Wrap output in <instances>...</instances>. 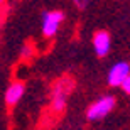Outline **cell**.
<instances>
[{"instance_id": "cell-1", "label": "cell", "mask_w": 130, "mask_h": 130, "mask_svg": "<svg viewBox=\"0 0 130 130\" xmlns=\"http://www.w3.org/2000/svg\"><path fill=\"white\" fill-rule=\"evenodd\" d=\"M73 90V79L69 78H61L53 86L51 91V110L54 113H63L68 105V95Z\"/></svg>"}, {"instance_id": "cell-2", "label": "cell", "mask_w": 130, "mask_h": 130, "mask_svg": "<svg viewBox=\"0 0 130 130\" xmlns=\"http://www.w3.org/2000/svg\"><path fill=\"white\" fill-rule=\"evenodd\" d=\"M115 103H117L115 96H111V95H105V96L98 98L96 101H93L91 105L88 106L86 118L90 122H96V120L105 118V117L115 108Z\"/></svg>"}, {"instance_id": "cell-3", "label": "cell", "mask_w": 130, "mask_h": 130, "mask_svg": "<svg viewBox=\"0 0 130 130\" xmlns=\"http://www.w3.org/2000/svg\"><path fill=\"white\" fill-rule=\"evenodd\" d=\"M64 20V14L61 10H49V12H44L42 14V24H41V29H42V36L44 37H54L58 34L59 27Z\"/></svg>"}, {"instance_id": "cell-4", "label": "cell", "mask_w": 130, "mask_h": 130, "mask_svg": "<svg viewBox=\"0 0 130 130\" xmlns=\"http://www.w3.org/2000/svg\"><path fill=\"white\" fill-rule=\"evenodd\" d=\"M130 74V64L125 61H120V63L113 64L108 71V76H106V83L110 86H120L123 79Z\"/></svg>"}, {"instance_id": "cell-5", "label": "cell", "mask_w": 130, "mask_h": 130, "mask_svg": "<svg viewBox=\"0 0 130 130\" xmlns=\"http://www.w3.org/2000/svg\"><path fill=\"white\" fill-rule=\"evenodd\" d=\"M93 51L96 54L98 58H105L106 54L110 53V47H111V39H110V34L106 30H96L93 34Z\"/></svg>"}, {"instance_id": "cell-6", "label": "cell", "mask_w": 130, "mask_h": 130, "mask_svg": "<svg viewBox=\"0 0 130 130\" xmlns=\"http://www.w3.org/2000/svg\"><path fill=\"white\" fill-rule=\"evenodd\" d=\"M24 91H25V85L22 81H14V83H10L9 88L5 90V105L7 106H15L17 103L20 101V98L24 96Z\"/></svg>"}, {"instance_id": "cell-7", "label": "cell", "mask_w": 130, "mask_h": 130, "mask_svg": "<svg viewBox=\"0 0 130 130\" xmlns=\"http://www.w3.org/2000/svg\"><path fill=\"white\" fill-rule=\"evenodd\" d=\"M32 54H34V49H32V46H30V44H25L24 47H22V51H20V58L27 59V58H30Z\"/></svg>"}, {"instance_id": "cell-8", "label": "cell", "mask_w": 130, "mask_h": 130, "mask_svg": "<svg viewBox=\"0 0 130 130\" xmlns=\"http://www.w3.org/2000/svg\"><path fill=\"white\" fill-rule=\"evenodd\" d=\"M73 4H74V7L78 10H85L88 7V4H90V0H73Z\"/></svg>"}, {"instance_id": "cell-9", "label": "cell", "mask_w": 130, "mask_h": 130, "mask_svg": "<svg viewBox=\"0 0 130 130\" xmlns=\"http://www.w3.org/2000/svg\"><path fill=\"white\" fill-rule=\"evenodd\" d=\"M120 86H122V90H123V91H125L127 95L130 96V74L125 78V79H123V83H122Z\"/></svg>"}, {"instance_id": "cell-10", "label": "cell", "mask_w": 130, "mask_h": 130, "mask_svg": "<svg viewBox=\"0 0 130 130\" xmlns=\"http://www.w3.org/2000/svg\"><path fill=\"white\" fill-rule=\"evenodd\" d=\"M2 4H4V0H0V5H2Z\"/></svg>"}]
</instances>
